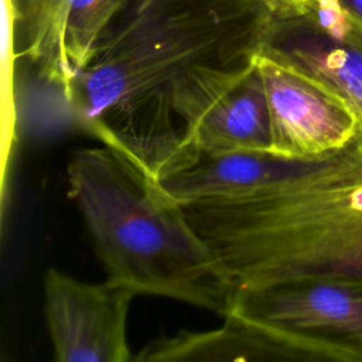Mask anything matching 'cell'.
<instances>
[{
  "instance_id": "7",
  "label": "cell",
  "mask_w": 362,
  "mask_h": 362,
  "mask_svg": "<svg viewBox=\"0 0 362 362\" xmlns=\"http://www.w3.org/2000/svg\"><path fill=\"white\" fill-rule=\"evenodd\" d=\"M260 52L313 76L358 116L362 144V25L332 0H310L300 13L272 16Z\"/></svg>"
},
{
  "instance_id": "12",
  "label": "cell",
  "mask_w": 362,
  "mask_h": 362,
  "mask_svg": "<svg viewBox=\"0 0 362 362\" xmlns=\"http://www.w3.org/2000/svg\"><path fill=\"white\" fill-rule=\"evenodd\" d=\"M266 7L273 16H284L304 11L310 0H250Z\"/></svg>"
},
{
  "instance_id": "3",
  "label": "cell",
  "mask_w": 362,
  "mask_h": 362,
  "mask_svg": "<svg viewBox=\"0 0 362 362\" xmlns=\"http://www.w3.org/2000/svg\"><path fill=\"white\" fill-rule=\"evenodd\" d=\"M239 288L300 277L362 281V148L252 197L182 205Z\"/></svg>"
},
{
  "instance_id": "11",
  "label": "cell",
  "mask_w": 362,
  "mask_h": 362,
  "mask_svg": "<svg viewBox=\"0 0 362 362\" xmlns=\"http://www.w3.org/2000/svg\"><path fill=\"white\" fill-rule=\"evenodd\" d=\"M215 329H180L161 335L133 358L137 362L175 361H308L291 335L235 313Z\"/></svg>"
},
{
  "instance_id": "2",
  "label": "cell",
  "mask_w": 362,
  "mask_h": 362,
  "mask_svg": "<svg viewBox=\"0 0 362 362\" xmlns=\"http://www.w3.org/2000/svg\"><path fill=\"white\" fill-rule=\"evenodd\" d=\"M107 279L139 294L228 315L238 287L184 206L134 161L103 146L78 150L66 170Z\"/></svg>"
},
{
  "instance_id": "1",
  "label": "cell",
  "mask_w": 362,
  "mask_h": 362,
  "mask_svg": "<svg viewBox=\"0 0 362 362\" xmlns=\"http://www.w3.org/2000/svg\"><path fill=\"white\" fill-rule=\"evenodd\" d=\"M272 16L250 0H130L64 98L103 146L160 181L199 160L173 113L175 83L255 59Z\"/></svg>"
},
{
  "instance_id": "10",
  "label": "cell",
  "mask_w": 362,
  "mask_h": 362,
  "mask_svg": "<svg viewBox=\"0 0 362 362\" xmlns=\"http://www.w3.org/2000/svg\"><path fill=\"white\" fill-rule=\"evenodd\" d=\"M341 150L313 158H287L269 151L201 157L160 184L181 205L245 198L318 174L338 160Z\"/></svg>"
},
{
  "instance_id": "4",
  "label": "cell",
  "mask_w": 362,
  "mask_h": 362,
  "mask_svg": "<svg viewBox=\"0 0 362 362\" xmlns=\"http://www.w3.org/2000/svg\"><path fill=\"white\" fill-rule=\"evenodd\" d=\"M230 313L291 335L308 361L362 362V281L300 277L239 288Z\"/></svg>"
},
{
  "instance_id": "5",
  "label": "cell",
  "mask_w": 362,
  "mask_h": 362,
  "mask_svg": "<svg viewBox=\"0 0 362 362\" xmlns=\"http://www.w3.org/2000/svg\"><path fill=\"white\" fill-rule=\"evenodd\" d=\"M171 107L185 144L199 158L269 151V113L256 57L194 68L175 83Z\"/></svg>"
},
{
  "instance_id": "13",
  "label": "cell",
  "mask_w": 362,
  "mask_h": 362,
  "mask_svg": "<svg viewBox=\"0 0 362 362\" xmlns=\"http://www.w3.org/2000/svg\"><path fill=\"white\" fill-rule=\"evenodd\" d=\"M348 17L362 25V0H332Z\"/></svg>"
},
{
  "instance_id": "8",
  "label": "cell",
  "mask_w": 362,
  "mask_h": 362,
  "mask_svg": "<svg viewBox=\"0 0 362 362\" xmlns=\"http://www.w3.org/2000/svg\"><path fill=\"white\" fill-rule=\"evenodd\" d=\"M137 293L109 279L86 283L57 269L44 276V313L58 362H129L127 315Z\"/></svg>"
},
{
  "instance_id": "6",
  "label": "cell",
  "mask_w": 362,
  "mask_h": 362,
  "mask_svg": "<svg viewBox=\"0 0 362 362\" xmlns=\"http://www.w3.org/2000/svg\"><path fill=\"white\" fill-rule=\"evenodd\" d=\"M256 66L269 113V153L313 158L338 151L359 136L351 106L300 69L259 51Z\"/></svg>"
},
{
  "instance_id": "9",
  "label": "cell",
  "mask_w": 362,
  "mask_h": 362,
  "mask_svg": "<svg viewBox=\"0 0 362 362\" xmlns=\"http://www.w3.org/2000/svg\"><path fill=\"white\" fill-rule=\"evenodd\" d=\"M130 0H24L23 55L65 96Z\"/></svg>"
}]
</instances>
